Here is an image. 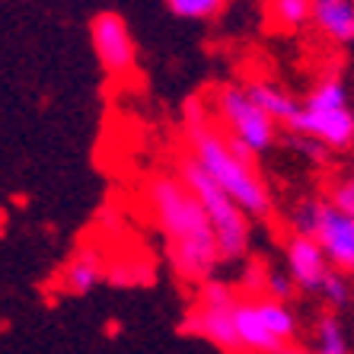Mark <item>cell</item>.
Instances as JSON below:
<instances>
[{
	"instance_id": "obj_7",
	"label": "cell",
	"mask_w": 354,
	"mask_h": 354,
	"mask_svg": "<svg viewBox=\"0 0 354 354\" xmlns=\"http://www.w3.org/2000/svg\"><path fill=\"white\" fill-rule=\"evenodd\" d=\"M290 230L313 236L335 272L354 278V217L338 211L329 198H306L290 214Z\"/></svg>"
},
{
	"instance_id": "obj_19",
	"label": "cell",
	"mask_w": 354,
	"mask_h": 354,
	"mask_svg": "<svg viewBox=\"0 0 354 354\" xmlns=\"http://www.w3.org/2000/svg\"><path fill=\"white\" fill-rule=\"evenodd\" d=\"M326 198H329L338 211H345L348 217H354V173H345V176H338V179H332Z\"/></svg>"
},
{
	"instance_id": "obj_12",
	"label": "cell",
	"mask_w": 354,
	"mask_h": 354,
	"mask_svg": "<svg viewBox=\"0 0 354 354\" xmlns=\"http://www.w3.org/2000/svg\"><path fill=\"white\" fill-rule=\"evenodd\" d=\"M102 278H106V259H102L99 249L86 246L67 259V265L58 274V288L71 297H83V294H90Z\"/></svg>"
},
{
	"instance_id": "obj_11",
	"label": "cell",
	"mask_w": 354,
	"mask_h": 354,
	"mask_svg": "<svg viewBox=\"0 0 354 354\" xmlns=\"http://www.w3.org/2000/svg\"><path fill=\"white\" fill-rule=\"evenodd\" d=\"M310 29L329 45H354V0H313Z\"/></svg>"
},
{
	"instance_id": "obj_1",
	"label": "cell",
	"mask_w": 354,
	"mask_h": 354,
	"mask_svg": "<svg viewBox=\"0 0 354 354\" xmlns=\"http://www.w3.org/2000/svg\"><path fill=\"white\" fill-rule=\"evenodd\" d=\"M147 207L166 246V262L185 284H205L221 265L217 236L205 207L176 173H157L147 182Z\"/></svg>"
},
{
	"instance_id": "obj_6",
	"label": "cell",
	"mask_w": 354,
	"mask_h": 354,
	"mask_svg": "<svg viewBox=\"0 0 354 354\" xmlns=\"http://www.w3.org/2000/svg\"><path fill=\"white\" fill-rule=\"evenodd\" d=\"M233 329L239 354H281L288 345H297L300 319L290 300L256 294L239 297V304L233 306Z\"/></svg>"
},
{
	"instance_id": "obj_8",
	"label": "cell",
	"mask_w": 354,
	"mask_h": 354,
	"mask_svg": "<svg viewBox=\"0 0 354 354\" xmlns=\"http://www.w3.org/2000/svg\"><path fill=\"white\" fill-rule=\"evenodd\" d=\"M90 45L109 77H131L138 67V41L118 13H96L90 23Z\"/></svg>"
},
{
	"instance_id": "obj_20",
	"label": "cell",
	"mask_w": 354,
	"mask_h": 354,
	"mask_svg": "<svg viewBox=\"0 0 354 354\" xmlns=\"http://www.w3.org/2000/svg\"><path fill=\"white\" fill-rule=\"evenodd\" d=\"M265 274H268V265L259 262V259H249L246 268H243V281H239V294L243 297L265 294Z\"/></svg>"
},
{
	"instance_id": "obj_14",
	"label": "cell",
	"mask_w": 354,
	"mask_h": 354,
	"mask_svg": "<svg viewBox=\"0 0 354 354\" xmlns=\"http://www.w3.org/2000/svg\"><path fill=\"white\" fill-rule=\"evenodd\" d=\"M310 3L313 0H265V13L278 32H300L310 26Z\"/></svg>"
},
{
	"instance_id": "obj_5",
	"label": "cell",
	"mask_w": 354,
	"mask_h": 354,
	"mask_svg": "<svg viewBox=\"0 0 354 354\" xmlns=\"http://www.w3.org/2000/svg\"><path fill=\"white\" fill-rule=\"evenodd\" d=\"M207 112L217 122V128L239 150H246L249 157L256 160L265 157L278 144L281 128L265 115L256 99L249 96L246 83H221V86H214L211 99H207Z\"/></svg>"
},
{
	"instance_id": "obj_22",
	"label": "cell",
	"mask_w": 354,
	"mask_h": 354,
	"mask_svg": "<svg viewBox=\"0 0 354 354\" xmlns=\"http://www.w3.org/2000/svg\"><path fill=\"white\" fill-rule=\"evenodd\" d=\"M281 354H316V351H313V348H306V345H288Z\"/></svg>"
},
{
	"instance_id": "obj_4",
	"label": "cell",
	"mask_w": 354,
	"mask_h": 354,
	"mask_svg": "<svg viewBox=\"0 0 354 354\" xmlns=\"http://www.w3.org/2000/svg\"><path fill=\"white\" fill-rule=\"evenodd\" d=\"M176 176H179L189 192L201 201L207 221H211V230L217 236V249H221V262H239V259L249 256V246H252V221H249L243 211L230 201V195L214 185V182L205 176V169L182 153L179 166H176Z\"/></svg>"
},
{
	"instance_id": "obj_16",
	"label": "cell",
	"mask_w": 354,
	"mask_h": 354,
	"mask_svg": "<svg viewBox=\"0 0 354 354\" xmlns=\"http://www.w3.org/2000/svg\"><path fill=\"white\" fill-rule=\"evenodd\" d=\"M239 288H233L230 281H221V278H207L205 284H198V294H195V304L198 306H217V310H233L239 304Z\"/></svg>"
},
{
	"instance_id": "obj_21",
	"label": "cell",
	"mask_w": 354,
	"mask_h": 354,
	"mask_svg": "<svg viewBox=\"0 0 354 354\" xmlns=\"http://www.w3.org/2000/svg\"><path fill=\"white\" fill-rule=\"evenodd\" d=\"M294 281H290L288 272H278V268H268V274H265V294L268 297H278V300H290V294H294Z\"/></svg>"
},
{
	"instance_id": "obj_9",
	"label": "cell",
	"mask_w": 354,
	"mask_h": 354,
	"mask_svg": "<svg viewBox=\"0 0 354 354\" xmlns=\"http://www.w3.org/2000/svg\"><path fill=\"white\" fill-rule=\"evenodd\" d=\"M284 272L290 274L297 290L319 294L322 281L329 278V272H332V265L313 236H304V233L290 230V236L284 239Z\"/></svg>"
},
{
	"instance_id": "obj_17",
	"label": "cell",
	"mask_w": 354,
	"mask_h": 354,
	"mask_svg": "<svg viewBox=\"0 0 354 354\" xmlns=\"http://www.w3.org/2000/svg\"><path fill=\"white\" fill-rule=\"evenodd\" d=\"M166 7L173 10L179 19H189V23H207V19H217L227 7V0H166Z\"/></svg>"
},
{
	"instance_id": "obj_2",
	"label": "cell",
	"mask_w": 354,
	"mask_h": 354,
	"mask_svg": "<svg viewBox=\"0 0 354 354\" xmlns=\"http://www.w3.org/2000/svg\"><path fill=\"white\" fill-rule=\"evenodd\" d=\"M185 153L205 169L207 179L230 195V201L249 221L272 217L274 198L265 176L259 173L256 157L239 150L217 128V122L211 118L205 102H192L185 109Z\"/></svg>"
},
{
	"instance_id": "obj_3",
	"label": "cell",
	"mask_w": 354,
	"mask_h": 354,
	"mask_svg": "<svg viewBox=\"0 0 354 354\" xmlns=\"http://www.w3.org/2000/svg\"><path fill=\"white\" fill-rule=\"evenodd\" d=\"M288 131L294 138L319 144L326 153H348L354 147V106L345 77L338 71L316 77L300 99L297 118Z\"/></svg>"
},
{
	"instance_id": "obj_18",
	"label": "cell",
	"mask_w": 354,
	"mask_h": 354,
	"mask_svg": "<svg viewBox=\"0 0 354 354\" xmlns=\"http://www.w3.org/2000/svg\"><path fill=\"white\" fill-rule=\"evenodd\" d=\"M319 297H322V300H326V304H329V306H335V310H338V306H345L348 300H351V278L332 268V272H329V278L322 281Z\"/></svg>"
},
{
	"instance_id": "obj_10",
	"label": "cell",
	"mask_w": 354,
	"mask_h": 354,
	"mask_svg": "<svg viewBox=\"0 0 354 354\" xmlns=\"http://www.w3.org/2000/svg\"><path fill=\"white\" fill-rule=\"evenodd\" d=\"M182 332L198 335L221 348L223 354H239L236 329H233V310H217V306H192L185 319H182Z\"/></svg>"
},
{
	"instance_id": "obj_15",
	"label": "cell",
	"mask_w": 354,
	"mask_h": 354,
	"mask_svg": "<svg viewBox=\"0 0 354 354\" xmlns=\"http://www.w3.org/2000/svg\"><path fill=\"white\" fill-rule=\"evenodd\" d=\"M313 348L316 354H354V345L351 338H348L345 326L338 319L335 313H326L316 319L313 326Z\"/></svg>"
},
{
	"instance_id": "obj_13",
	"label": "cell",
	"mask_w": 354,
	"mask_h": 354,
	"mask_svg": "<svg viewBox=\"0 0 354 354\" xmlns=\"http://www.w3.org/2000/svg\"><path fill=\"white\" fill-rule=\"evenodd\" d=\"M246 90H249V96L262 106L265 115L278 124L281 131H288L290 124H294L297 109H300V99H297L290 90H284V86L274 83V80H249Z\"/></svg>"
}]
</instances>
